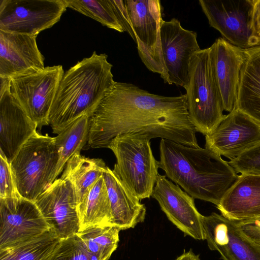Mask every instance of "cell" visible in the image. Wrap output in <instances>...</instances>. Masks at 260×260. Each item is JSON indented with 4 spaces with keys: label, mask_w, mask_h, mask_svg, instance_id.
I'll return each mask as SVG.
<instances>
[{
    "label": "cell",
    "mask_w": 260,
    "mask_h": 260,
    "mask_svg": "<svg viewBox=\"0 0 260 260\" xmlns=\"http://www.w3.org/2000/svg\"><path fill=\"white\" fill-rule=\"evenodd\" d=\"M89 125L88 144L92 148H108L117 136L136 133L199 146L185 94L165 96L128 83L115 81L90 117Z\"/></svg>",
    "instance_id": "obj_1"
},
{
    "label": "cell",
    "mask_w": 260,
    "mask_h": 260,
    "mask_svg": "<svg viewBox=\"0 0 260 260\" xmlns=\"http://www.w3.org/2000/svg\"><path fill=\"white\" fill-rule=\"evenodd\" d=\"M159 152V168L194 199L217 206L238 178L228 161L205 148L161 139Z\"/></svg>",
    "instance_id": "obj_2"
},
{
    "label": "cell",
    "mask_w": 260,
    "mask_h": 260,
    "mask_svg": "<svg viewBox=\"0 0 260 260\" xmlns=\"http://www.w3.org/2000/svg\"><path fill=\"white\" fill-rule=\"evenodd\" d=\"M105 53L92 55L64 72L48 118V125L58 134L80 117L91 116L115 81L113 66Z\"/></svg>",
    "instance_id": "obj_3"
},
{
    "label": "cell",
    "mask_w": 260,
    "mask_h": 260,
    "mask_svg": "<svg viewBox=\"0 0 260 260\" xmlns=\"http://www.w3.org/2000/svg\"><path fill=\"white\" fill-rule=\"evenodd\" d=\"M186 91L189 119L196 132L210 134L225 116L213 70L211 47L191 57Z\"/></svg>",
    "instance_id": "obj_4"
},
{
    "label": "cell",
    "mask_w": 260,
    "mask_h": 260,
    "mask_svg": "<svg viewBox=\"0 0 260 260\" xmlns=\"http://www.w3.org/2000/svg\"><path fill=\"white\" fill-rule=\"evenodd\" d=\"M150 139L139 133L123 134L114 138L108 147L116 159L113 173L141 201L151 197L159 175V163L153 156Z\"/></svg>",
    "instance_id": "obj_5"
},
{
    "label": "cell",
    "mask_w": 260,
    "mask_h": 260,
    "mask_svg": "<svg viewBox=\"0 0 260 260\" xmlns=\"http://www.w3.org/2000/svg\"><path fill=\"white\" fill-rule=\"evenodd\" d=\"M59 159L54 137L36 133L10 163L21 197L35 202L56 179Z\"/></svg>",
    "instance_id": "obj_6"
},
{
    "label": "cell",
    "mask_w": 260,
    "mask_h": 260,
    "mask_svg": "<svg viewBox=\"0 0 260 260\" xmlns=\"http://www.w3.org/2000/svg\"><path fill=\"white\" fill-rule=\"evenodd\" d=\"M61 65L10 78V90L29 117L41 128L48 118L63 75Z\"/></svg>",
    "instance_id": "obj_7"
},
{
    "label": "cell",
    "mask_w": 260,
    "mask_h": 260,
    "mask_svg": "<svg viewBox=\"0 0 260 260\" xmlns=\"http://www.w3.org/2000/svg\"><path fill=\"white\" fill-rule=\"evenodd\" d=\"M136 40L139 56L150 71L167 74L161 49L160 28L162 8L159 0L124 1Z\"/></svg>",
    "instance_id": "obj_8"
},
{
    "label": "cell",
    "mask_w": 260,
    "mask_h": 260,
    "mask_svg": "<svg viewBox=\"0 0 260 260\" xmlns=\"http://www.w3.org/2000/svg\"><path fill=\"white\" fill-rule=\"evenodd\" d=\"M64 0H0V30L38 36L60 20Z\"/></svg>",
    "instance_id": "obj_9"
},
{
    "label": "cell",
    "mask_w": 260,
    "mask_h": 260,
    "mask_svg": "<svg viewBox=\"0 0 260 260\" xmlns=\"http://www.w3.org/2000/svg\"><path fill=\"white\" fill-rule=\"evenodd\" d=\"M210 25L231 44L248 50L258 48L251 31L254 0H200Z\"/></svg>",
    "instance_id": "obj_10"
},
{
    "label": "cell",
    "mask_w": 260,
    "mask_h": 260,
    "mask_svg": "<svg viewBox=\"0 0 260 260\" xmlns=\"http://www.w3.org/2000/svg\"><path fill=\"white\" fill-rule=\"evenodd\" d=\"M51 228L35 202L22 197L0 199V250L30 240Z\"/></svg>",
    "instance_id": "obj_11"
},
{
    "label": "cell",
    "mask_w": 260,
    "mask_h": 260,
    "mask_svg": "<svg viewBox=\"0 0 260 260\" xmlns=\"http://www.w3.org/2000/svg\"><path fill=\"white\" fill-rule=\"evenodd\" d=\"M160 37L167 74L166 83L185 89L189 80L191 58L201 49L197 33L183 28L177 19L173 18L163 21Z\"/></svg>",
    "instance_id": "obj_12"
},
{
    "label": "cell",
    "mask_w": 260,
    "mask_h": 260,
    "mask_svg": "<svg viewBox=\"0 0 260 260\" xmlns=\"http://www.w3.org/2000/svg\"><path fill=\"white\" fill-rule=\"evenodd\" d=\"M205 141V148L230 160L260 142V125L235 108Z\"/></svg>",
    "instance_id": "obj_13"
},
{
    "label": "cell",
    "mask_w": 260,
    "mask_h": 260,
    "mask_svg": "<svg viewBox=\"0 0 260 260\" xmlns=\"http://www.w3.org/2000/svg\"><path fill=\"white\" fill-rule=\"evenodd\" d=\"M35 203L60 239L79 232L76 194L69 181L61 178L55 179L37 198Z\"/></svg>",
    "instance_id": "obj_14"
},
{
    "label": "cell",
    "mask_w": 260,
    "mask_h": 260,
    "mask_svg": "<svg viewBox=\"0 0 260 260\" xmlns=\"http://www.w3.org/2000/svg\"><path fill=\"white\" fill-rule=\"evenodd\" d=\"M151 197L158 202L169 220L185 235L205 240L203 215L196 207L194 199L179 185L159 174Z\"/></svg>",
    "instance_id": "obj_15"
},
{
    "label": "cell",
    "mask_w": 260,
    "mask_h": 260,
    "mask_svg": "<svg viewBox=\"0 0 260 260\" xmlns=\"http://www.w3.org/2000/svg\"><path fill=\"white\" fill-rule=\"evenodd\" d=\"M205 240L223 260H260V246L240 231L237 223L215 212L202 217Z\"/></svg>",
    "instance_id": "obj_16"
},
{
    "label": "cell",
    "mask_w": 260,
    "mask_h": 260,
    "mask_svg": "<svg viewBox=\"0 0 260 260\" xmlns=\"http://www.w3.org/2000/svg\"><path fill=\"white\" fill-rule=\"evenodd\" d=\"M37 127L11 93L10 85L0 91V154L10 163Z\"/></svg>",
    "instance_id": "obj_17"
},
{
    "label": "cell",
    "mask_w": 260,
    "mask_h": 260,
    "mask_svg": "<svg viewBox=\"0 0 260 260\" xmlns=\"http://www.w3.org/2000/svg\"><path fill=\"white\" fill-rule=\"evenodd\" d=\"M214 73L224 111L235 108L246 50L219 38L211 46Z\"/></svg>",
    "instance_id": "obj_18"
},
{
    "label": "cell",
    "mask_w": 260,
    "mask_h": 260,
    "mask_svg": "<svg viewBox=\"0 0 260 260\" xmlns=\"http://www.w3.org/2000/svg\"><path fill=\"white\" fill-rule=\"evenodd\" d=\"M37 37L0 30V77L10 78L45 68Z\"/></svg>",
    "instance_id": "obj_19"
},
{
    "label": "cell",
    "mask_w": 260,
    "mask_h": 260,
    "mask_svg": "<svg viewBox=\"0 0 260 260\" xmlns=\"http://www.w3.org/2000/svg\"><path fill=\"white\" fill-rule=\"evenodd\" d=\"M216 207L222 215L236 222L260 216V176L239 175Z\"/></svg>",
    "instance_id": "obj_20"
},
{
    "label": "cell",
    "mask_w": 260,
    "mask_h": 260,
    "mask_svg": "<svg viewBox=\"0 0 260 260\" xmlns=\"http://www.w3.org/2000/svg\"><path fill=\"white\" fill-rule=\"evenodd\" d=\"M104 179L110 202L112 220L111 226L120 231L134 228L144 221L146 209L116 177L108 167L104 172Z\"/></svg>",
    "instance_id": "obj_21"
},
{
    "label": "cell",
    "mask_w": 260,
    "mask_h": 260,
    "mask_svg": "<svg viewBox=\"0 0 260 260\" xmlns=\"http://www.w3.org/2000/svg\"><path fill=\"white\" fill-rule=\"evenodd\" d=\"M235 108L260 125V47L246 50Z\"/></svg>",
    "instance_id": "obj_22"
},
{
    "label": "cell",
    "mask_w": 260,
    "mask_h": 260,
    "mask_svg": "<svg viewBox=\"0 0 260 260\" xmlns=\"http://www.w3.org/2000/svg\"><path fill=\"white\" fill-rule=\"evenodd\" d=\"M107 168L102 159L86 157L80 153L74 155L68 160L60 178L69 181L73 185L77 207L84 202L91 188Z\"/></svg>",
    "instance_id": "obj_23"
},
{
    "label": "cell",
    "mask_w": 260,
    "mask_h": 260,
    "mask_svg": "<svg viewBox=\"0 0 260 260\" xmlns=\"http://www.w3.org/2000/svg\"><path fill=\"white\" fill-rule=\"evenodd\" d=\"M80 231L93 226H111L112 215L106 185L103 175L77 207Z\"/></svg>",
    "instance_id": "obj_24"
},
{
    "label": "cell",
    "mask_w": 260,
    "mask_h": 260,
    "mask_svg": "<svg viewBox=\"0 0 260 260\" xmlns=\"http://www.w3.org/2000/svg\"><path fill=\"white\" fill-rule=\"evenodd\" d=\"M60 241V238L51 228L30 240L0 250V260H51Z\"/></svg>",
    "instance_id": "obj_25"
},
{
    "label": "cell",
    "mask_w": 260,
    "mask_h": 260,
    "mask_svg": "<svg viewBox=\"0 0 260 260\" xmlns=\"http://www.w3.org/2000/svg\"><path fill=\"white\" fill-rule=\"evenodd\" d=\"M90 116L79 117L54 137L59 159L56 176L62 172L68 160L80 151L86 142L89 134Z\"/></svg>",
    "instance_id": "obj_26"
},
{
    "label": "cell",
    "mask_w": 260,
    "mask_h": 260,
    "mask_svg": "<svg viewBox=\"0 0 260 260\" xmlns=\"http://www.w3.org/2000/svg\"><path fill=\"white\" fill-rule=\"evenodd\" d=\"M70 8L120 32L124 29L119 21L116 0H64Z\"/></svg>",
    "instance_id": "obj_27"
},
{
    "label": "cell",
    "mask_w": 260,
    "mask_h": 260,
    "mask_svg": "<svg viewBox=\"0 0 260 260\" xmlns=\"http://www.w3.org/2000/svg\"><path fill=\"white\" fill-rule=\"evenodd\" d=\"M120 231L113 226H93L77 234L90 252L100 260H109L117 248Z\"/></svg>",
    "instance_id": "obj_28"
},
{
    "label": "cell",
    "mask_w": 260,
    "mask_h": 260,
    "mask_svg": "<svg viewBox=\"0 0 260 260\" xmlns=\"http://www.w3.org/2000/svg\"><path fill=\"white\" fill-rule=\"evenodd\" d=\"M51 260H100L90 252L83 241L75 234L61 239Z\"/></svg>",
    "instance_id": "obj_29"
},
{
    "label": "cell",
    "mask_w": 260,
    "mask_h": 260,
    "mask_svg": "<svg viewBox=\"0 0 260 260\" xmlns=\"http://www.w3.org/2000/svg\"><path fill=\"white\" fill-rule=\"evenodd\" d=\"M228 162L237 174L260 176V142Z\"/></svg>",
    "instance_id": "obj_30"
},
{
    "label": "cell",
    "mask_w": 260,
    "mask_h": 260,
    "mask_svg": "<svg viewBox=\"0 0 260 260\" xmlns=\"http://www.w3.org/2000/svg\"><path fill=\"white\" fill-rule=\"evenodd\" d=\"M20 197L14 182L10 162L0 154V199Z\"/></svg>",
    "instance_id": "obj_31"
},
{
    "label": "cell",
    "mask_w": 260,
    "mask_h": 260,
    "mask_svg": "<svg viewBox=\"0 0 260 260\" xmlns=\"http://www.w3.org/2000/svg\"><path fill=\"white\" fill-rule=\"evenodd\" d=\"M236 222L246 237L260 246V216Z\"/></svg>",
    "instance_id": "obj_32"
},
{
    "label": "cell",
    "mask_w": 260,
    "mask_h": 260,
    "mask_svg": "<svg viewBox=\"0 0 260 260\" xmlns=\"http://www.w3.org/2000/svg\"><path fill=\"white\" fill-rule=\"evenodd\" d=\"M251 31L257 47H260V0H254L251 18Z\"/></svg>",
    "instance_id": "obj_33"
},
{
    "label": "cell",
    "mask_w": 260,
    "mask_h": 260,
    "mask_svg": "<svg viewBox=\"0 0 260 260\" xmlns=\"http://www.w3.org/2000/svg\"><path fill=\"white\" fill-rule=\"evenodd\" d=\"M175 260H200L199 255L196 254L191 249L184 252Z\"/></svg>",
    "instance_id": "obj_34"
}]
</instances>
